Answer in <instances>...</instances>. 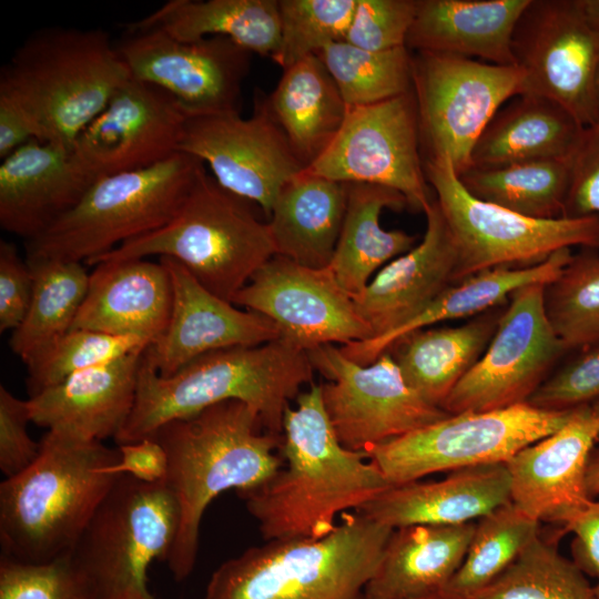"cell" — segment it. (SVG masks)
Listing matches in <instances>:
<instances>
[{
  "label": "cell",
  "instance_id": "cell-31",
  "mask_svg": "<svg viewBox=\"0 0 599 599\" xmlns=\"http://www.w3.org/2000/svg\"><path fill=\"white\" fill-rule=\"evenodd\" d=\"M347 183L305 169L280 192L268 227L277 255L312 268L329 266L346 211Z\"/></svg>",
  "mask_w": 599,
  "mask_h": 599
},
{
  "label": "cell",
  "instance_id": "cell-27",
  "mask_svg": "<svg viewBox=\"0 0 599 599\" xmlns=\"http://www.w3.org/2000/svg\"><path fill=\"white\" fill-rule=\"evenodd\" d=\"M506 464L450 471L438 481L390 486L355 511L393 529L412 525H461L510 502Z\"/></svg>",
  "mask_w": 599,
  "mask_h": 599
},
{
  "label": "cell",
  "instance_id": "cell-2",
  "mask_svg": "<svg viewBox=\"0 0 599 599\" xmlns=\"http://www.w3.org/2000/svg\"><path fill=\"white\" fill-rule=\"evenodd\" d=\"M167 457L163 480L176 500L180 524L166 560L177 581L196 561L200 528L207 506L223 491L252 490L283 465V435L264 429L258 414L241 400H225L166 423L153 436Z\"/></svg>",
  "mask_w": 599,
  "mask_h": 599
},
{
  "label": "cell",
  "instance_id": "cell-37",
  "mask_svg": "<svg viewBox=\"0 0 599 599\" xmlns=\"http://www.w3.org/2000/svg\"><path fill=\"white\" fill-rule=\"evenodd\" d=\"M27 262L33 275L32 297L10 337L12 352L24 364L71 329L90 282L81 262L45 257H27Z\"/></svg>",
  "mask_w": 599,
  "mask_h": 599
},
{
  "label": "cell",
  "instance_id": "cell-24",
  "mask_svg": "<svg viewBox=\"0 0 599 599\" xmlns=\"http://www.w3.org/2000/svg\"><path fill=\"white\" fill-rule=\"evenodd\" d=\"M72 151L32 139L0 165L1 229L32 240L70 211L95 182Z\"/></svg>",
  "mask_w": 599,
  "mask_h": 599
},
{
  "label": "cell",
  "instance_id": "cell-9",
  "mask_svg": "<svg viewBox=\"0 0 599 599\" xmlns=\"http://www.w3.org/2000/svg\"><path fill=\"white\" fill-rule=\"evenodd\" d=\"M180 510L163 481L121 475L68 554L84 599H155L148 589L152 561H165Z\"/></svg>",
  "mask_w": 599,
  "mask_h": 599
},
{
  "label": "cell",
  "instance_id": "cell-46",
  "mask_svg": "<svg viewBox=\"0 0 599 599\" xmlns=\"http://www.w3.org/2000/svg\"><path fill=\"white\" fill-rule=\"evenodd\" d=\"M417 0H357L345 41L369 51L405 47Z\"/></svg>",
  "mask_w": 599,
  "mask_h": 599
},
{
  "label": "cell",
  "instance_id": "cell-49",
  "mask_svg": "<svg viewBox=\"0 0 599 599\" xmlns=\"http://www.w3.org/2000/svg\"><path fill=\"white\" fill-rule=\"evenodd\" d=\"M31 423L28 399H21L0 386V470L4 478L28 468L40 453V441L28 433Z\"/></svg>",
  "mask_w": 599,
  "mask_h": 599
},
{
  "label": "cell",
  "instance_id": "cell-4",
  "mask_svg": "<svg viewBox=\"0 0 599 599\" xmlns=\"http://www.w3.org/2000/svg\"><path fill=\"white\" fill-rule=\"evenodd\" d=\"M119 450L47 432L37 459L0 484L1 556L29 564L69 554L122 475Z\"/></svg>",
  "mask_w": 599,
  "mask_h": 599
},
{
  "label": "cell",
  "instance_id": "cell-43",
  "mask_svg": "<svg viewBox=\"0 0 599 599\" xmlns=\"http://www.w3.org/2000/svg\"><path fill=\"white\" fill-rule=\"evenodd\" d=\"M150 344L149 341L136 336L70 329L26 364L29 395L33 396L77 373L145 349Z\"/></svg>",
  "mask_w": 599,
  "mask_h": 599
},
{
  "label": "cell",
  "instance_id": "cell-10",
  "mask_svg": "<svg viewBox=\"0 0 599 599\" xmlns=\"http://www.w3.org/2000/svg\"><path fill=\"white\" fill-rule=\"evenodd\" d=\"M424 170L456 242L455 283L499 266L538 265L562 248L599 251V216L537 220L470 195L451 162L424 160Z\"/></svg>",
  "mask_w": 599,
  "mask_h": 599
},
{
  "label": "cell",
  "instance_id": "cell-47",
  "mask_svg": "<svg viewBox=\"0 0 599 599\" xmlns=\"http://www.w3.org/2000/svg\"><path fill=\"white\" fill-rule=\"evenodd\" d=\"M0 599H84L68 555L44 564L1 556Z\"/></svg>",
  "mask_w": 599,
  "mask_h": 599
},
{
  "label": "cell",
  "instance_id": "cell-53",
  "mask_svg": "<svg viewBox=\"0 0 599 599\" xmlns=\"http://www.w3.org/2000/svg\"><path fill=\"white\" fill-rule=\"evenodd\" d=\"M32 139L37 136L30 120L12 102L0 98V158L6 159Z\"/></svg>",
  "mask_w": 599,
  "mask_h": 599
},
{
  "label": "cell",
  "instance_id": "cell-41",
  "mask_svg": "<svg viewBox=\"0 0 599 599\" xmlns=\"http://www.w3.org/2000/svg\"><path fill=\"white\" fill-rule=\"evenodd\" d=\"M315 55L328 70L347 106L378 103L412 90V51L406 47L369 51L342 41Z\"/></svg>",
  "mask_w": 599,
  "mask_h": 599
},
{
  "label": "cell",
  "instance_id": "cell-51",
  "mask_svg": "<svg viewBox=\"0 0 599 599\" xmlns=\"http://www.w3.org/2000/svg\"><path fill=\"white\" fill-rule=\"evenodd\" d=\"M573 535L571 556L581 571L595 579L593 589L599 599V497L562 527Z\"/></svg>",
  "mask_w": 599,
  "mask_h": 599
},
{
  "label": "cell",
  "instance_id": "cell-23",
  "mask_svg": "<svg viewBox=\"0 0 599 599\" xmlns=\"http://www.w3.org/2000/svg\"><path fill=\"white\" fill-rule=\"evenodd\" d=\"M424 213L426 231L423 240L386 264L359 294L353 296L373 337L405 325L455 284L456 242L435 197Z\"/></svg>",
  "mask_w": 599,
  "mask_h": 599
},
{
  "label": "cell",
  "instance_id": "cell-26",
  "mask_svg": "<svg viewBox=\"0 0 599 599\" xmlns=\"http://www.w3.org/2000/svg\"><path fill=\"white\" fill-rule=\"evenodd\" d=\"M171 308V278L161 261H101L90 273L71 329L136 336L152 344L166 328Z\"/></svg>",
  "mask_w": 599,
  "mask_h": 599
},
{
  "label": "cell",
  "instance_id": "cell-6",
  "mask_svg": "<svg viewBox=\"0 0 599 599\" xmlns=\"http://www.w3.org/2000/svg\"><path fill=\"white\" fill-rule=\"evenodd\" d=\"M393 528L353 510L318 539H277L220 565L203 599H364Z\"/></svg>",
  "mask_w": 599,
  "mask_h": 599
},
{
  "label": "cell",
  "instance_id": "cell-16",
  "mask_svg": "<svg viewBox=\"0 0 599 599\" xmlns=\"http://www.w3.org/2000/svg\"><path fill=\"white\" fill-rule=\"evenodd\" d=\"M307 170L343 183H370L399 192L425 211L434 197L425 175L413 89L362 106H347L329 146Z\"/></svg>",
  "mask_w": 599,
  "mask_h": 599
},
{
  "label": "cell",
  "instance_id": "cell-34",
  "mask_svg": "<svg viewBox=\"0 0 599 599\" xmlns=\"http://www.w3.org/2000/svg\"><path fill=\"white\" fill-rule=\"evenodd\" d=\"M262 99L306 169L333 142L347 113L337 84L315 54L283 70L275 89Z\"/></svg>",
  "mask_w": 599,
  "mask_h": 599
},
{
  "label": "cell",
  "instance_id": "cell-19",
  "mask_svg": "<svg viewBox=\"0 0 599 599\" xmlns=\"http://www.w3.org/2000/svg\"><path fill=\"white\" fill-rule=\"evenodd\" d=\"M233 304L270 318L282 338L306 352L373 337L353 296L329 266L312 268L275 254L235 295Z\"/></svg>",
  "mask_w": 599,
  "mask_h": 599
},
{
  "label": "cell",
  "instance_id": "cell-38",
  "mask_svg": "<svg viewBox=\"0 0 599 599\" xmlns=\"http://www.w3.org/2000/svg\"><path fill=\"white\" fill-rule=\"evenodd\" d=\"M474 197L517 214L561 219L570 180L569 158L532 161L500 167H469L458 175Z\"/></svg>",
  "mask_w": 599,
  "mask_h": 599
},
{
  "label": "cell",
  "instance_id": "cell-18",
  "mask_svg": "<svg viewBox=\"0 0 599 599\" xmlns=\"http://www.w3.org/2000/svg\"><path fill=\"white\" fill-rule=\"evenodd\" d=\"M179 152L206 163L223 189L255 202L267 216L282 189L306 169L262 94L246 119L240 113L190 118Z\"/></svg>",
  "mask_w": 599,
  "mask_h": 599
},
{
  "label": "cell",
  "instance_id": "cell-56",
  "mask_svg": "<svg viewBox=\"0 0 599 599\" xmlns=\"http://www.w3.org/2000/svg\"><path fill=\"white\" fill-rule=\"evenodd\" d=\"M417 599H467V598H460L453 595H449L445 591L436 592L426 597L417 598Z\"/></svg>",
  "mask_w": 599,
  "mask_h": 599
},
{
  "label": "cell",
  "instance_id": "cell-45",
  "mask_svg": "<svg viewBox=\"0 0 599 599\" xmlns=\"http://www.w3.org/2000/svg\"><path fill=\"white\" fill-rule=\"evenodd\" d=\"M599 400V338L560 361L527 404L546 410H569Z\"/></svg>",
  "mask_w": 599,
  "mask_h": 599
},
{
  "label": "cell",
  "instance_id": "cell-52",
  "mask_svg": "<svg viewBox=\"0 0 599 599\" xmlns=\"http://www.w3.org/2000/svg\"><path fill=\"white\" fill-rule=\"evenodd\" d=\"M118 450L116 466L120 474L149 484L164 480L167 457L162 445L154 437L119 445Z\"/></svg>",
  "mask_w": 599,
  "mask_h": 599
},
{
  "label": "cell",
  "instance_id": "cell-22",
  "mask_svg": "<svg viewBox=\"0 0 599 599\" xmlns=\"http://www.w3.org/2000/svg\"><path fill=\"white\" fill-rule=\"evenodd\" d=\"M160 261L170 274L172 308L166 328L143 354L159 375L170 376L210 352L281 337L270 318L211 293L179 262L165 256Z\"/></svg>",
  "mask_w": 599,
  "mask_h": 599
},
{
  "label": "cell",
  "instance_id": "cell-40",
  "mask_svg": "<svg viewBox=\"0 0 599 599\" xmlns=\"http://www.w3.org/2000/svg\"><path fill=\"white\" fill-rule=\"evenodd\" d=\"M467 599L598 598L573 560L539 534L499 577Z\"/></svg>",
  "mask_w": 599,
  "mask_h": 599
},
{
  "label": "cell",
  "instance_id": "cell-55",
  "mask_svg": "<svg viewBox=\"0 0 599 599\" xmlns=\"http://www.w3.org/2000/svg\"><path fill=\"white\" fill-rule=\"evenodd\" d=\"M589 24L599 32V0H579Z\"/></svg>",
  "mask_w": 599,
  "mask_h": 599
},
{
  "label": "cell",
  "instance_id": "cell-13",
  "mask_svg": "<svg viewBox=\"0 0 599 599\" xmlns=\"http://www.w3.org/2000/svg\"><path fill=\"white\" fill-rule=\"evenodd\" d=\"M307 354L314 369L329 380L322 385L324 408L338 441L349 450L364 451L450 415L407 385L389 352L367 366L333 344Z\"/></svg>",
  "mask_w": 599,
  "mask_h": 599
},
{
  "label": "cell",
  "instance_id": "cell-33",
  "mask_svg": "<svg viewBox=\"0 0 599 599\" xmlns=\"http://www.w3.org/2000/svg\"><path fill=\"white\" fill-rule=\"evenodd\" d=\"M572 257L571 248L555 252L545 262L527 267L499 266L470 275L445 290L422 313L399 328L377 337L341 347L351 361L367 366L399 337L445 321L473 317L508 301L517 288L547 284L555 280Z\"/></svg>",
  "mask_w": 599,
  "mask_h": 599
},
{
  "label": "cell",
  "instance_id": "cell-7",
  "mask_svg": "<svg viewBox=\"0 0 599 599\" xmlns=\"http://www.w3.org/2000/svg\"><path fill=\"white\" fill-rule=\"evenodd\" d=\"M275 254L268 224L254 215L248 201L223 189L203 165L167 224L121 244L89 265L152 255L170 257L207 291L233 303Z\"/></svg>",
  "mask_w": 599,
  "mask_h": 599
},
{
  "label": "cell",
  "instance_id": "cell-39",
  "mask_svg": "<svg viewBox=\"0 0 599 599\" xmlns=\"http://www.w3.org/2000/svg\"><path fill=\"white\" fill-rule=\"evenodd\" d=\"M540 534V522L511 501L475 521L466 556L443 590L470 598L499 577Z\"/></svg>",
  "mask_w": 599,
  "mask_h": 599
},
{
  "label": "cell",
  "instance_id": "cell-32",
  "mask_svg": "<svg viewBox=\"0 0 599 599\" xmlns=\"http://www.w3.org/2000/svg\"><path fill=\"white\" fill-rule=\"evenodd\" d=\"M583 128L551 100L518 94L496 112L481 133L471 153V166L491 169L567 159Z\"/></svg>",
  "mask_w": 599,
  "mask_h": 599
},
{
  "label": "cell",
  "instance_id": "cell-54",
  "mask_svg": "<svg viewBox=\"0 0 599 599\" xmlns=\"http://www.w3.org/2000/svg\"><path fill=\"white\" fill-rule=\"evenodd\" d=\"M599 444V443H598ZM587 490L589 496L595 499L599 497V445L593 448L587 466Z\"/></svg>",
  "mask_w": 599,
  "mask_h": 599
},
{
  "label": "cell",
  "instance_id": "cell-20",
  "mask_svg": "<svg viewBox=\"0 0 599 599\" xmlns=\"http://www.w3.org/2000/svg\"><path fill=\"white\" fill-rule=\"evenodd\" d=\"M190 118L167 92L131 78L79 135L72 154L94 180L145 169L179 153Z\"/></svg>",
  "mask_w": 599,
  "mask_h": 599
},
{
  "label": "cell",
  "instance_id": "cell-11",
  "mask_svg": "<svg viewBox=\"0 0 599 599\" xmlns=\"http://www.w3.org/2000/svg\"><path fill=\"white\" fill-rule=\"evenodd\" d=\"M527 403L487 412H463L374 445L364 451L392 485L430 474L506 464L522 448L559 429L572 415Z\"/></svg>",
  "mask_w": 599,
  "mask_h": 599
},
{
  "label": "cell",
  "instance_id": "cell-25",
  "mask_svg": "<svg viewBox=\"0 0 599 599\" xmlns=\"http://www.w3.org/2000/svg\"><path fill=\"white\" fill-rule=\"evenodd\" d=\"M144 351L77 373L30 396L31 423L82 440L115 438L134 406Z\"/></svg>",
  "mask_w": 599,
  "mask_h": 599
},
{
  "label": "cell",
  "instance_id": "cell-8",
  "mask_svg": "<svg viewBox=\"0 0 599 599\" xmlns=\"http://www.w3.org/2000/svg\"><path fill=\"white\" fill-rule=\"evenodd\" d=\"M204 163L179 152L155 165L98 179L82 199L37 237L28 258L89 265L121 244L156 231L177 213Z\"/></svg>",
  "mask_w": 599,
  "mask_h": 599
},
{
  "label": "cell",
  "instance_id": "cell-36",
  "mask_svg": "<svg viewBox=\"0 0 599 599\" xmlns=\"http://www.w3.org/2000/svg\"><path fill=\"white\" fill-rule=\"evenodd\" d=\"M126 28H158L183 42L224 37L273 59L280 44L278 0H170Z\"/></svg>",
  "mask_w": 599,
  "mask_h": 599
},
{
  "label": "cell",
  "instance_id": "cell-48",
  "mask_svg": "<svg viewBox=\"0 0 599 599\" xmlns=\"http://www.w3.org/2000/svg\"><path fill=\"white\" fill-rule=\"evenodd\" d=\"M569 164L562 217L599 216V121L583 128Z\"/></svg>",
  "mask_w": 599,
  "mask_h": 599
},
{
  "label": "cell",
  "instance_id": "cell-50",
  "mask_svg": "<svg viewBox=\"0 0 599 599\" xmlns=\"http://www.w3.org/2000/svg\"><path fill=\"white\" fill-rule=\"evenodd\" d=\"M33 291V275L16 245L0 242V332L14 331L28 312Z\"/></svg>",
  "mask_w": 599,
  "mask_h": 599
},
{
  "label": "cell",
  "instance_id": "cell-17",
  "mask_svg": "<svg viewBox=\"0 0 599 599\" xmlns=\"http://www.w3.org/2000/svg\"><path fill=\"white\" fill-rule=\"evenodd\" d=\"M116 49L131 78L161 88L191 118L240 113L252 53L232 40L183 42L158 28H126Z\"/></svg>",
  "mask_w": 599,
  "mask_h": 599
},
{
  "label": "cell",
  "instance_id": "cell-15",
  "mask_svg": "<svg viewBox=\"0 0 599 599\" xmlns=\"http://www.w3.org/2000/svg\"><path fill=\"white\" fill-rule=\"evenodd\" d=\"M522 93L551 100L582 126L599 121V32L579 0H530L511 40Z\"/></svg>",
  "mask_w": 599,
  "mask_h": 599
},
{
  "label": "cell",
  "instance_id": "cell-42",
  "mask_svg": "<svg viewBox=\"0 0 599 599\" xmlns=\"http://www.w3.org/2000/svg\"><path fill=\"white\" fill-rule=\"evenodd\" d=\"M547 318L568 351L599 338V251L583 248L544 287Z\"/></svg>",
  "mask_w": 599,
  "mask_h": 599
},
{
  "label": "cell",
  "instance_id": "cell-44",
  "mask_svg": "<svg viewBox=\"0 0 599 599\" xmlns=\"http://www.w3.org/2000/svg\"><path fill=\"white\" fill-rule=\"evenodd\" d=\"M357 0H278L280 44L272 59L283 70L345 41Z\"/></svg>",
  "mask_w": 599,
  "mask_h": 599
},
{
  "label": "cell",
  "instance_id": "cell-28",
  "mask_svg": "<svg viewBox=\"0 0 599 599\" xmlns=\"http://www.w3.org/2000/svg\"><path fill=\"white\" fill-rule=\"evenodd\" d=\"M530 0H417L405 47L516 65L511 40Z\"/></svg>",
  "mask_w": 599,
  "mask_h": 599
},
{
  "label": "cell",
  "instance_id": "cell-1",
  "mask_svg": "<svg viewBox=\"0 0 599 599\" xmlns=\"http://www.w3.org/2000/svg\"><path fill=\"white\" fill-rule=\"evenodd\" d=\"M287 407L280 448L282 467L265 484L238 493L265 541L318 539L336 516L356 510L392 485L365 451L345 448L311 384Z\"/></svg>",
  "mask_w": 599,
  "mask_h": 599
},
{
  "label": "cell",
  "instance_id": "cell-12",
  "mask_svg": "<svg viewBox=\"0 0 599 599\" xmlns=\"http://www.w3.org/2000/svg\"><path fill=\"white\" fill-rule=\"evenodd\" d=\"M414 92L424 160L448 159L457 175L471 166V153L496 112L522 93L517 65L412 52Z\"/></svg>",
  "mask_w": 599,
  "mask_h": 599
},
{
  "label": "cell",
  "instance_id": "cell-21",
  "mask_svg": "<svg viewBox=\"0 0 599 599\" xmlns=\"http://www.w3.org/2000/svg\"><path fill=\"white\" fill-rule=\"evenodd\" d=\"M598 443L599 400L575 408L559 429L506 463L511 502L539 522L564 527L592 500L586 476Z\"/></svg>",
  "mask_w": 599,
  "mask_h": 599
},
{
  "label": "cell",
  "instance_id": "cell-5",
  "mask_svg": "<svg viewBox=\"0 0 599 599\" xmlns=\"http://www.w3.org/2000/svg\"><path fill=\"white\" fill-rule=\"evenodd\" d=\"M130 79L104 30L51 27L30 34L2 65L0 98L26 114L37 140L72 151Z\"/></svg>",
  "mask_w": 599,
  "mask_h": 599
},
{
  "label": "cell",
  "instance_id": "cell-35",
  "mask_svg": "<svg viewBox=\"0 0 599 599\" xmlns=\"http://www.w3.org/2000/svg\"><path fill=\"white\" fill-rule=\"evenodd\" d=\"M385 207L399 211L408 203L399 192L382 185L347 183L345 216L329 267L352 296L367 286L380 266L416 245L415 235L382 227L379 216Z\"/></svg>",
  "mask_w": 599,
  "mask_h": 599
},
{
  "label": "cell",
  "instance_id": "cell-29",
  "mask_svg": "<svg viewBox=\"0 0 599 599\" xmlns=\"http://www.w3.org/2000/svg\"><path fill=\"white\" fill-rule=\"evenodd\" d=\"M474 529L475 521L393 529L364 599H417L443 591L459 569Z\"/></svg>",
  "mask_w": 599,
  "mask_h": 599
},
{
  "label": "cell",
  "instance_id": "cell-14",
  "mask_svg": "<svg viewBox=\"0 0 599 599\" xmlns=\"http://www.w3.org/2000/svg\"><path fill=\"white\" fill-rule=\"evenodd\" d=\"M546 284L512 292L495 335L441 405L449 414L525 404L568 354L544 306Z\"/></svg>",
  "mask_w": 599,
  "mask_h": 599
},
{
  "label": "cell",
  "instance_id": "cell-3",
  "mask_svg": "<svg viewBox=\"0 0 599 599\" xmlns=\"http://www.w3.org/2000/svg\"><path fill=\"white\" fill-rule=\"evenodd\" d=\"M313 372L307 352L282 337L206 353L170 376L159 375L142 356L134 406L114 440L151 437L169 422L232 399L252 407L265 430L283 435L288 402L313 384Z\"/></svg>",
  "mask_w": 599,
  "mask_h": 599
},
{
  "label": "cell",
  "instance_id": "cell-57",
  "mask_svg": "<svg viewBox=\"0 0 599 599\" xmlns=\"http://www.w3.org/2000/svg\"><path fill=\"white\" fill-rule=\"evenodd\" d=\"M597 95H598V103H599V67H598V73H597Z\"/></svg>",
  "mask_w": 599,
  "mask_h": 599
},
{
  "label": "cell",
  "instance_id": "cell-30",
  "mask_svg": "<svg viewBox=\"0 0 599 599\" xmlns=\"http://www.w3.org/2000/svg\"><path fill=\"white\" fill-rule=\"evenodd\" d=\"M507 302L458 326L425 327L396 339L389 352L407 385L441 408L457 383L474 367L496 333Z\"/></svg>",
  "mask_w": 599,
  "mask_h": 599
}]
</instances>
